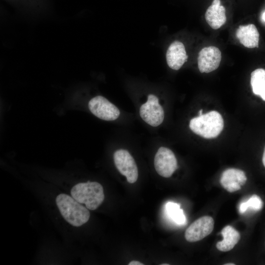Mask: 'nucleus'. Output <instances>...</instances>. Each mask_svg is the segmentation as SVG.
<instances>
[{
    "label": "nucleus",
    "mask_w": 265,
    "mask_h": 265,
    "mask_svg": "<svg viewBox=\"0 0 265 265\" xmlns=\"http://www.w3.org/2000/svg\"><path fill=\"white\" fill-rule=\"evenodd\" d=\"M56 205L64 219L73 226L80 227L86 223L90 218L88 209L66 194L58 195Z\"/></svg>",
    "instance_id": "nucleus-1"
},
{
    "label": "nucleus",
    "mask_w": 265,
    "mask_h": 265,
    "mask_svg": "<svg viewBox=\"0 0 265 265\" xmlns=\"http://www.w3.org/2000/svg\"><path fill=\"white\" fill-rule=\"evenodd\" d=\"M190 129L195 134L205 138H214L221 133L224 121L218 112L212 110L191 119Z\"/></svg>",
    "instance_id": "nucleus-2"
},
{
    "label": "nucleus",
    "mask_w": 265,
    "mask_h": 265,
    "mask_svg": "<svg viewBox=\"0 0 265 265\" xmlns=\"http://www.w3.org/2000/svg\"><path fill=\"white\" fill-rule=\"evenodd\" d=\"M71 194L77 201L85 204L92 211L97 209L105 198L103 187L96 182L79 183L72 187Z\"/></svg>",
    "instance_id": "nucleus-3"
},
{
    "label": "nucleus",
    "mask_w": 265,
    "mask_h": 265,
    "mask_svg": "<svg viewBox=\"0 0 265 265\" xmlns=\"http://www.w3.org/2000/svg\"><path fill=\"white\" fill-rule=\"evenodd\" d=\"M115 165L119 172L125 176L131 184L136 182L138 173L136 163L130 153L123 149L118 150L113 155Z\"/></svg>",
    "instance_id": "nucleus-4"
},
{
    "label": "nucleus",
    "mask_w": 265,
    "mask_h": 265,
    "mask_svg": "<svg viewBox=\"0 0 265 265\" xmlns=\"http://www.w3.org/2000/svg\"><path fill=\"white\" fill-rule=\"evenodd\" d=\"M154 166L160 176L169 178L178 168L177 160L171 150L160 147L155 156Z\"/></svg>",
    "instance_id": "nucleus-5"
},
{
    "label": "nucleus",
    "mask_w": 265,
    "mask_h": 265,
    "mask_svg": "<svg viewBox=\"0 0 265 265\" xmlns=\"http://www.w3.org/2000/svg\"><path fill=\"white\" fill-rule=\"evenodd\" d=\"M90 111L100 119L106 121L116 120L120 115L119 109L105 97L97 96L88 103Z\"/></svg>",
    "instance_id": "nucleus-6"
},
{
    "label": "nucleus",
    "mask_w": 265,
    "mask_h": 265,
    "mask_svg": "<svg viewBox=\"0 0 265 265\" xmlns=\"http://www.w3.org/2000/svg\"><path fill=\"white\" fill-rule=\"evenodd\" d=\"M214 223L213 218L210 216L197 219L186 230L185 234L186 240L193 242L203 239L212 232Z\"/></svg>",
    "instance_id": "nucleus-7"
},
{
    "label": "nucleus",
    "mask_w": 265,
    "mask_h": 265,
    "mask_svg": "<svg viewBox=\"0 0 265 265\" xmlns=\"http://www.w3.org/2000/svg\"><path fill=\"white\" fill-rule=\"evenodd\" d=\"M247 181L245 173L235 168H229L222 174L220 182L224 189L230 192L240 189Z\"/></svg>",
    "instance_id": "nucleus-8"
},
{
    "label": "nucleus",
    "mask_w": 265,
    "mask_h": 265,
    "mask_svg": "<svg viewBox=\"0 0 265 265\" xmlns=\"http://www.w3.org/2000/svg\"><path fill=\"white\" fill-rule=\"evenodd\" d=\"M187 58L184 45L178 41L172 43L167 50V63L172 69L179 70L187 61Z\"/></svg>",
    "instance_id": "nucleus-9"
},
{
    "label": "nucleus",
    "mask_w": 265,
    "mask_h": 265,
    "mask_svg": "<svg viewBox=\"0 0 265 265\" xmlns=\"http://www.w3.org/2000/svg\"><path fill=\"white\" fill-rule=\"evenodd\" d=\"M223 240L217 242L216 247L218 250L227 252L232 249L238 242L240 236L239 233L232 226L228 225L221 231Z\"/></svg>",
    "instance_id": "nucleus-10"
},
{
    "label": "nucleus",
    "mask_w": 265,
    "mask_h": 265,
    "mask_svg": "<svg viewBox=\"0 0 265 265\" xmlns=\"http://www.w3.org/2000/svg\"><path fill=\"white\" fill-rule=\"evenodd\" d=\"M250 83L253 93L260 96L265 101V70L259 68L253 71Z\"/></svg>",
    "instance_id": "nucleus-11"
},
{
    "label": "nucleus",
    "mask_w": 265,
    "mask_h": 265,
    "mask_svg": "<svg viewBox=\"0 0 265 265\" xmlns=\"http://www.w3.org/2000/svg\"><path fill=\"white\" fill-rule=\"evenodd\" d=\"M165 212L168 217L178 225H183L186 219L183 210L178 204L169 202L165 205Z\"/></svg>",
    "instance_id": "nucleus-12"
},
{
    "label": "nucleus",
    "mask_w": 265,
    "mask_h": 265,
    "mask_svg": "<svg viewBox=\"0 0 265 265\" xmlns=\"http://www.w3.org/2000/svg\"><path fill=\"white\" fill-rule=\"evenodd\" d=\"M263 207V202L261 198L258 195L254 194L245 202L240 204L239 207V212L243 213L248 209L251 208L256 211H260Z\"/></svg>",
    "instance_id": "nucleus-13"
},
{
    "label": "nucleus",
    "mask_w": 265,
    "mask_h": 265,
    "mask_svg": "<svg viewBox=\"0 0 265 265\" xmlns=\"http://www.w3.org/2000/svg\"><path fill=\"white\" fill-rule=\"evenodd\" d=\"M128 265H143L144 264L137 261H132L130 262Z\"/></svg>",
    "instance_id": "nucleus-14"
},
{
    "label": "nucleus",
    "mask_w": 265,
    "mask_h": 265,
    "mask_svg": "<svg viewBox=\"0 0 265 265\" xmlns=\"http://www.w3.org/2000/svg\"><path fill=\"white\" fill-rule=\"evenodd\" d=\"M262 161H263V165L265 167V147L264 153H263Z\"/></svg>",
    "instance_id": "nucleus-15"
},
{
    "label": "nucleus",
    "mask_w": 265,
    "mask_h": 265,
    "mask_svg": "<svg viewBox=\"0 0 265 265\" xmlns=\"http://www.w3.org/2000/svg\"><path fill=\"white\" fill-rule=\"evenodd\" d=\"M262 18H263V20L265 22V11L263 14Z\"/></svg>",
    "instance_id": "nucleus-16"
},
{
    "label": "nucleus",
    "mask_w": 265,
    "mask_h": 265,
    "mask_svg": "<svg viewBox=\"0 0 265 265\" xmlns=\"http://www.w3.org/2000/svg\"><path fill=\"white\" fill-rule=\"evenodd\" d=\"M202 111H203V109H200V110H199V115H201L203 114Z\"/></svg>",
    "instance_id": "nucleus-17"
},
{
    "label": "nucleus",
    "mask_w": 265,
    "mask_h": 265,
    "mask_svg": "<svg viewBox=\"0 0 265 265\" xmlns=\"http://www.w3.org/2000/svg\"><path fill=\"white\" fill-rule=\"evenodd\" d=\"M225 265H235V264H232V263H227V264H225Z\"/></svg>",
    "instance_id": "nucleus-18"
},
{
    "label": "nucleus",
    "mask_w": 265,
    "mask_h": 265,
    "mask_svg": "<svg viewBox=\"0 0 265 265\" xmlns=\"http://www.w3.org/2000/svg\"><path fill=\"white\" fill-rule=\"evenodd\" d=\"M161 265H168L169 264H162Z\"/></svg>",
    "instance_id": "nucleus-19"
}]
</instances>
